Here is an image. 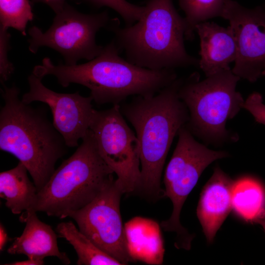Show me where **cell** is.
<instances>
[{
    "label": "cell",
    "mask_w": 265,
    "mask_h": 265,
    "mask_svg": "<svg viewBox=\"0 0 265 265\" xmlns=\"http://www.w3.org/2000/svg\"><path fill=\"white\" fill-rule=\"evenodd\" d=\"M114 40L88 62L74 65H54L45 57L32 74L42 79L53 75L63 87L77 83L87 87L97 104L120 105L131 96H153L177 79L173 69L154 70L134 65L119 56Z\"/></svg>",
    "instance_id": "1"
},
{
    "label": "cell",
    "mask_w": 265,
    "mask_h": 265,
    "mask_svg": "<svg viewBox=\"0 0 265 265\" xmlns=\"http://www.w3.org/2000/svg\"><path fill=\"white\" fill-rule=\"evenodd\" d=\"M183 81L177 79L153 96L137 95L120 105L139 143L141 178L136 191L152 200L161 196L167 155L174 137L189 120L188 110L178 95Z\"/></svg>",
    "instance_id": "2"
},
{
    "label": "cell",
    "mask_w": 265,
    "mask_h": 265,
    "mask_svg": "<svg viewBox=\"0 0 265 265\" xmlns=\"http://www.w3.org/2000/svg\"><path fill=\"white\" fill-rule=\"evenodd\" d=\"M2 86L4 105L0 111V149L26 166L38 192L68 147L44 113L20 99L19 88Z\"/></svg>",
    "instance_id": "3"
},
{
    "label": "cell",
    "mask_w": 265,
    "mask_h": 265,
    "mask_svg": "<svg viewBox=\"0 0 265 265\" xmlns=\"http://www.w3.org/2000/svg\"><path fill=\"white\" fill-rule=\"evenodd\" d=\"M134 25L120 27L112 19L107 29L126 59L137 66L159 70L198 66L199 60L186 52L184 44L186 24L172 0H149Z\"/></svg>",
    "instance_id": "4"
},
{
    "label": "cell",
    "mask_w": 265,
    "mask_h": 265,
    "mask_svg": "<svg viewBox=\"0 0 265 265\" xmlns=\"http://www.w3.org/2000/svg\"><path fill=\"white\" fill-rule=\"evenodd\" d=\"M89 129L74 154L55 169L37 193L34 209L61 219L93 201L115 179Z\"/></svg>",
    "instance_id": "5"
},
{
    "label": "cell",
    "mask_w": 265,
    "mask_h": 265,
    "mask_svg": "<svg viewBox=\"0 0 265 265\" xmlns=\"http://www.w3.org/2000/svg\"><path fill=\"white\" fill-rule=\"evenodd\" d=\"M240 79L230 69L202 80L196 73L183 80L178 95L188 110L186 126L192 134L215 145L236 140L226 124L243 108L245 101L236 90Z\"/></svg>",
    "instance_id": "6"
},
{
    "label": "cell",
    "mask_w": 265,
    "mask_h": 265,
    "mask_svg": "<svg viewBox=\"0 0 265 265\" xmlns=\"http://www.w3.org/2000/svg\"><path fill=\"white\" fill-rule=\"evenodd\" d=\"M178 135V142L163 179L165 187L163 196L171 201L173 210L170 217L162 221L160 225L165 231L176 234V248L189 250L194 236L181 223L182 207L206 167L229 154L225 151L210 149L197 141L186 125L181 127Z\"/></svg>",
    "instance_id": "7"
},
{
    "label": "cell",
    "mask_w": 265,
    "mask_h": 265,
    "mask_svg": "<svg viewBox=\"0 0 265 265\" xmlns=\"http://www.w3.org/2000/svg\"><path fill=\"white\" fill-rule=\"evenodd\" d=\"M111 20L106 11L83 14L66 3L45 32L36 26L29 29V51L35 53L40 47H48L59 53L67 65L77 64L81 59L92 60L104 47L97 44L96 33L107 28Z\"/></svg>",
    "instance_id": "8"
},
{
    "label": "cell",
    "mask_w": 265,
    "mask_h": 265,
    "mask_svg": "<svg viewBox=\"0 0 265 265\" xmlns=\"http://www.w3.org/2000/svg\"><path fill=\"white\" fill-rule=\"evenodd\" d=\"M120 105L94 109L89 126L101 157L116 175L115 183L122 192H135L141 178L139 143L128 125Z\"/></svg>",
    "instance_id": "9"
},
{
    "label": "cell",
    "mask_w": 265,
    "mask_h": 265,
    "mask_svg": "<svg viewBox=\"0 0 265 265\" xmlns=\"http://www.w3.org/2000/svg\"><path fill=\"white\" fill-rule=\"evenodd\" d=\"M123 194L114 180L90 203L69 212L67 217L73 218L79 230L99 249L127 265L133 259L120 213Z\"/></svg>",
    "instance_id": "10"
},
{
    "label": "cell",
    "mask_w": 265,
    "mask_h": 265,
    "mask_svg": "<svg viewBox=\"0 0 265 265\" xmlns=\"http://www.w3.org/2000/svg\"><path fill=\"white\" fill-rule=\"evenodd\" d=\"M221 17L229 21L236 39L233 72L250 82L256 81L265 67V5L250 9L228 0Z\"/></svg>",
    "instance_id": "11"
},
{
    "label": "cell",
    "mask_w": 265,
    "mask_h": 265,
    "mask_svg": "<svg viewBox=\"0 0 265 265\" xmlns=\"http://www.w3.org/2000/svg\"><path fill=\"white\" fill-rule=\"evenodd\" d=\"M29 91L22 98L23 102L45 103L51 108L53 124L63 136L68 147L78 146L88 130L94 109L92 97H84L79 92L60 93L46 87L42 79L32 74L27 78Z\"/></svg>",
    "instance_id": "12"
},
{
    "label": "cell",
    "mask_w": 265,
    "mask_h": 265,
    "mask_svg": "<svg viewBox=\"0 0 265 265\" xmlns=\"http://www.w3.org/2000/svg\"><path fill=\"white\" fill-rule=\"evenodd\" d=\"M234 181L219 167L204 186L196 214L209 243L232 210V193Z\"/></svg>",
    "instance_id": "13"
},
{
    "label": "cell",
    "mask_w": 265,
    "mask_h": 265,
    "mask_svg": "<svg viewBox=\"0 0 265 265\" xmlns=\"http://www.w3.org/2000/svg\"><path fill=\"white\" fill-rule=\"evenodd\" d=\"M195 31L200 40L199 67L206 76L230 69L229 65L236 61L238 52L232 28L205 21L196 26Z\"/></svg>",
    "instance_id": "14"
},
{
    "label": "cell",
    "mask_w": 265,
    "mask_h": 265,
    "mask_svg": "<svg viewBox=\"0 0 265 265\" xmlns=\"http://www.w3.org/2000/svg\"><path fill=\"white\" fill-rule=\"evenodd\" d=\"M19 220L26 223V226L22 235L15 238L8 248L9 254H23L28 258L40 260L53 256L65 265L70 264L67 254L58 249L55 233L49 225L39 220L36 212L22 213Z\"/></svg>",
    "instance_id": "15"
},
{
    "label": "cell",
    "mask_w": 265,
    "mask_h": 265,
    "mask_svg": "<svg viewBox=\"0 0 265 265\" xmlns=\"http://www.w3.org/2000/svg\"><path fill=\"white\" fill-rule=\"evenodd\" d=\"M21 161L14 168L0 173V197L14 214L33 212L37 200V188L27 176Z\"/></svg>",
    "instance_id": "16"
},
{
    "label": "cell",
    "mask_w": 265,
    "mask_h": 265,
    "mask_svg": "<svg viewBox=\"0 0 265 265\" xmlns=\"http://www.w3.org/2000/svg\"><path fill=\"white\" fill-rule=\"evenodd\" d=\"M232 209L243 220L254 222L265 219V189L257 180L244 177L234 181Z\"/></svg>",
    "instance_id": "17"
},
{
    "label": "cell",
    "mask_w": 265,
    "mask_h": 265,
    "mask_svg": "<svg viewBox=\"0 0 265 265\" xmlns=\"http://www.w3.org/2000/svg\"><path fill=\"white\" fill-rule=\"evenodd\" d=\"M55 230L58 237L65 238L74 247L78 257L77 265H122L99 249L72 221L59 223Z\"/></svg>",
    "instance_id": "18"
},
{
    "label": "cell",
    "mask_w": 265,
    "mask_h": 265,
    "mask_svg": "<svg viewBox=\"0 0 265 265\" xmlns=\"http://www.w3.org/2000/svg\"><path fill=\"white\" fill-rule=\"evenodd\" d=\"M228 0H178L185 13V37L191 41L194 38L196 26L199 23L216 17H221Z\"/></svg>",
    "instance_id": "19"
},
{
    "label": "cell",
    "mask_w": 265,
    "mask_h": 265,
    "mask_svg": "<svg viewBox=\"0 0 265 265\" xmlns=\"http://www.w3.org/2000/svg\"><path fill=\"white\" fill-rule=\"evenodd\" d=\"M33 19L29 0H0V26L14 28L26 36L27 24Z\"/></svg>",
    "instance_id": "20"
},
{
    "label": "cell",
    "mask_w": 265,
    "mask_h": 265,
    "mask_svg": "<svg viewBox=\"0 0 265 265\" xmlns=\"http://www.w3.org/2000/svg\"><path fill=\"white\" fill-rule=\"evenodd\" d=\"M96 7H108L116 11L127 26L133 25L141 18L145 6L132 4L126 0H85Z\"/></svg>",
    "instance_id": "21"
},
{
    "label": "cell",
    "mask_w": 265,
    "mask_h": 265,
    "mask_svg": "<svg viewBox=\"0 0 265 265\" xmlns=\"http://www.w3.org/2000/svg\"><path fill=\"white\" fill-rule=\"evenodd\" d=\"M7 29L8 28L0 26V79L1 85L9 79L14 71L13 65L7 57L10 38Z\"/></svg>",
    "instance_id": "22"
},
{
    "label": "cell",
    "mask_w": 265,
    "mask_h": 265,
    "mask_svg": "<svg viewBox=\"0 0 265 265\" xmlns=\"http://www.w3.org/2000/svg\"><path fill=\"white\" fill-rule=\"evenodd\" d=\"M243 108L250 113L257 122L265 125V104L260 93L254 92L250 94L244 101Z\"/></svg>",
    "instance_id": "23"
},
{
    "label": "cell",
    "mask_w": 265,
    "mask_h": 265,
    "mask_svg": "<svg viewBox=\"0 0 265 265\" xmlns=\"http://www.w3.org/2000/svg\"><path fill=\"white\" fill-rule=\"evenodd\" d=\"M67 0H31L32 3L42 2L50 6L57 14L64 8Z\"/></svg>",
    "instance_id": "24"
},
{
    "label": "cell",
    "mask_w": 265,
    "mask_h": 265,
    "mask_svg": "<svg viewBox=\"0 0 265 265\" xmlns=\"http://www.w3.org/2000/svg\"><path fill=\"white\" fill-rule=\"evenodd\" d=\"M44 264V260H35L28 258L27 260L17 261L9 264H5V265H42Z\"/></svg>",
    "instance_id": "25"
},
{
    "label": "cell",
    "mask_w": 265,
    "mask_h": 265,
    "mask_svg": "<svg viewBox=\"0 0 265 265\" xmlns=\"http://www.w3.org/2000/svg\"><path fill=\"white\" fill-rule=\"evenodd\" d=\"M9 238L8 236L6 229L3 225L0 224V251H3L6 244L9 240Z\"/></svg>",
    "instance_id": "26"
},
{
    "label": "cell",
    "mask_w": 265,
    "mask_h": 265,
    "mask_svg": "<svg viewBox=\"0 0 265 265\" xmlns=\"http://www.w3.org/2000/svg\"><path fill=\"white\" fill-rule=\"evenodd\" d=\"M254 223L260 225L265 232V219H259L256 220Z\"/></svg>",
    "instance_id": "27"
},
{
    "label": "cell",
    "mask_w": 265,
    "mask_h": 265,
    "mask_svg": "<svg viewBox=\"0 0 265 265\" xmlns=\"http://www.w3.org/2000/svg\"><path fill=\"white\" fill-rule=\"evenodd\" d=\"M262 76H265V67L262 72Z\"/></svg>",
    "instance_id": "28"
}]
</instances>
